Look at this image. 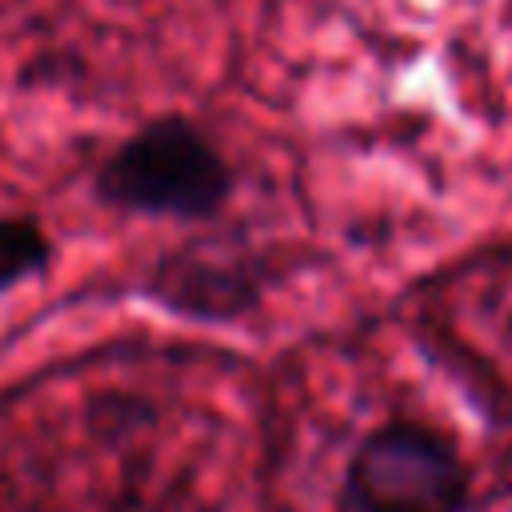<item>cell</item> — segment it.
<instances>
[{
    "instance_id": "6da1fadb",
    "label": "cell",
    "mask_w": 512,
    "mask_h": 512,
    "mask_svg": "<svg viewBox=\"0 0 512 512\" xmlns=\"http://www.w3.org/2000/svg\"><path fill=\"white\" fill-rule=\"evenodd\" d=\"M232 188V172L212 140L180 120L164 116L124 140L96 176V192L132 212L164 216H212Z\"/></svg>"
},
{
    "instance_id": "7a4b0ae2",
    "label": "cell",
    "mask_w": 512,
    "mask_h": 512,
    "mask_svg": "<svg viewBox=\"0 0 512 512\" xmlns=\"http://www.w3.org/2000/svg\"><path fill=\"white\" fill-rule=\"evenodd\" d=\"M344 496L352 512H464L472 480L440 432L384 424L352 452Z\"/></svg>"
},
{
    "instance_id": "3957f363",
    "label": "cell",
    "mask_w": 512,
    "mask_h": 512,
    "mask_svg": "<svg viewBox=\"0 0 512 512\" xmlns=\"http://www.w3.org/2000/svg\"><path fill=\"white\" fill-rule=\"evenodd\" d=\"M156 296L184 312L232 316L256 300V284L232 260H224V252L220 260H208L204 248H184L156 272Z\"/></svg>"
},
{
    "instance_id": "277c9868",
    "label": "cell",
    "mask_w": 512,
    "mask_h": 512,
    "mask_svg": "<svg viewBox=\"0 0 512 512\" xmlns=\"http://www.w3.org/2000/svg\"><path fill=\"white\" fill-rule=\"evenodd\" d=\"M48 264V236L28 216H0V288L40 272Z\"/></svg>"
}]
</instances>
